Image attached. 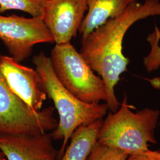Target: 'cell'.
Returning <instances> with one entry per match:
<instances>
[{
    "label": "cell",
    "instance_id": "8992f818",
    "mask_svg": "<svg viewBox=\"0 0 160 160\" xmlns=\"http://www.w3.org/2000/svg\"><path fill=\"white\" fill-rule=\"evenodd\" d=\"M0 40L14 60L21 62L32 55L36 45L55 43L42 17L0 15Z\"/></svg>",
    "mask_w": 160,
    "mask_h": 160
},
{
    "label": "cell",
    "instance_id": "6da1fadb",
    "mask_svg": "<svg viewBox=\"0 0 160 160\" xmlns=\"http://www.w3.org/2000/svg\"><path fill=\"white\" fill-rule=\"evenodd\" d=\"M151 16H160V0L135 1L120 16L109 19L82 40L80 54L103 80L107 92L106 103L111 112L120 107L114 88L129 63V59L123 53L125 34L134 23Z\"/></svg>",
    "mask_w": 160,
    "mask_h": 160
},
{
    "label": "cell",
    "instance_id": "ba28073f",
    "mask_svg": "<svg viewBox=\"0 0 160 160\" xmlns=\"http://www.w3.org/2000/svg\"><path fill=\"white\" fill-rule=\"evenodd\" d=\"M1 67L12 92L32 109L41 110L48 97L37 70L22 65L6 55L2 56Z\"/></svg>",
    "mask_w": 160,
    "mask_h": 160
},
{
    "label": "cell",
    "instance_id": "7a4b0ae2",
    "mask_svg": "<svg viewBox=\"0 0 160 160\" xmlns=\"http://www.w3.org/2000/svg\"><path fill=\"white\" fill-rule=\"evenodd\" d=\"M33 62L40 75L43 89L53 101L59 116L57 126L51 134L53 140H62L58 155L60 158L74 132L80 126L102 120L109 107L106 103H86L69 92L58 80L50 57L43 52L34 55Z\"/></svg>",
    "mask_w": 160,
    "mask_h": 160
},
{
    "label": "cell",
    "instance_id": "2e32d148",
    "mask_svg": "<svg viewBox=\"0 0 160 160\" xmlns=\"http://www.w3.org/2000/svg\"><path fill=\"white\" fill-rule=\"evenodd\" d=\"M0 160H7L3 152L0 149Z\"/></svg>",
    "mask_w": 160,
    "mask_h": 160
},
{
    "label": "cell",
    "instance_id": "7c38bea8",
    "mask_svg": "<svg viewBox=\"0 0 160 160\" xmlns=\"http://www.w3.org/2000/svg\"><path fill=\"white\" fill-rule=\"evenodd\" d=\"M48 0H0V14L8 10H19L32 17H42Z\"/></svg>",
    "mask_w": 160,
    "mask_h": 160
},
{
    "label": "cell",
    "instance_id": "5b68a950",
    "mask_svg": "<svg viewBox=\"0 0 160 160\" xmlns=\"http://www.w3.org/2000/svg\"><path fill=\"white\" fill-rule=\"evenodd\" d=\"M0 53V135H37L52 131L57 126L54 108L32 109L17 96L2 74Z\"/></svg>",
    "mask_w": 160,
    "mask_h": 160
},
{
    "label": "cell",
    "instance_id": "9a60e30c",
    "mask_svg": "<svg viewBox=\"0 0 160 160\" xmlns=\"http://www.w3.org/2000/svg\"><path fill=\"white\" fill-rule=\"evenodd\" d=\"M126 160H160V151L148 149L141 152L129 155Z\"/></svg>",
    "mask_w": 160,
    "mask_h": 160
},
{
    "label": "cell",
    "instance_id": "8fae6325",
    "mask_svg": "<svg viewBox=\"0 0 160 160\" xmlns=\"http://www.w3.org/2000/svg\"><path fill=\"white\" fill-rule=\"evenodd\" d=\"M102 120L78 128L72 133L63 155L59 160H87L97 142Z\"/></svg>",
    "mask_w": 160,
    "mask_h": 160
},
{
    "label": "cell",
    "instance_id": "277c9868",
    "mask_svg": "<svg viewBox=\"0 0 160 160\" xmlns=\"http://www.w3.org/2000/svg\"><path fill=\"white\" fill-rule=\"evenodd\" d=\"M50 59L58 80L75 97L86 103L106 102L103 80L94 74L71 42L55 44Z\"/></svg>",
    "mask_w": 160,
    "mask_h": 160
},
{
    "label": "cell",
    "instance_id": "3957f363",
    "mask_svg": "<svg viewBox=\"0 0 160 160\" xmlns=\"http://www.w3.org/2000/svg\"><path fill=\"white\" fill-rule=\"evenodd\" d=\"M160 115L158 110L149 108L133 112L125 96L118 110L109 113L102 122L97 142L129 155L146 151L157 143L155 130Z\"/></svg>",
    "mask_w": 160,
    "mask_h": 160
},
{
    "label": "cell",
    "instance_id": "30bf717a",
    "mask_svg": "<svg viewBox=\"0 0 160 160\" xmlns=\"http://www.w3.org/2000/svg\"><path fill=\"white\" fill-rule=\"evenodd\" d=\"M138 0H87V13L79 29L82 40L111 18L120 16Z\"/></svg>",
    "mask_w": 160,
    "mask_h": 160
},
{
    "label": "cell",
    "instance_id": "5bb4252c",
    "mask_svg": "<svg viewBox=\"0 0 160 160\" xmlns=\"http://www.w3.org/2000/svg\"><path fill=\"white\" fill-rule=\"evenodd\" d=\"M128 155L125 152L97 142L87 160H126Z\"/></svg>",
    "mask_w": 160,
    "mask_h": 160
},
{
    "label": "cell",
    "instance_id": "9c48e42d",
    "mask_svg": "<svg viewBox=\"0 0 160 160\" xmlns=\"http://www.w3.org/2000/svg\"><path fill=\"white\" fill-rule=\"evenodd\" d=\"M51 133L0 135V149L7 160H57Z\"/></svg>",
    "mask_w": 160,
    "mask_h": 160
},
{
    "label": "cell",
    "instance_id": "52a82bcc",
    "mask_svg": "<svg viewBox=\"0 0 160 160\" xmlns=\"http://www.w3.org/2000/svg\"><path fill=\"white\" fill-rule=\"evenodd\" d=\"M87 10V0L46 1L42 17L55 44L69 42L75 37Z\"/></svg>",
    "mask_w": 160,
    "mask_h": 160
},
{
    "label": "cell",
    "instance_id": "4fadbf2b",
    "mask_svg": "<svg viewBox=\"0 0 160 160\" xmlns=\"http://www.w3.org/2000/svg\"><path fill=\"white\" fill-rule=\"evenodd\" d=\"M147 40L151 49L148 54L143 58V65L146 70L151 72L160 67V30L157 26L148 36Z\"/></svg>",
    "mask_w": 160,
    "mask_h": 160
}]
</instances>
